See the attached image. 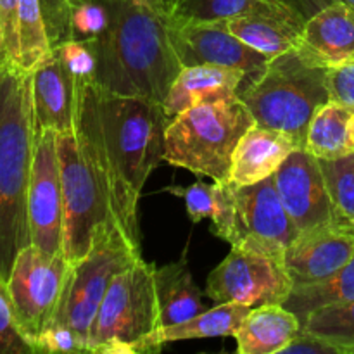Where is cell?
Returning a JSON list of instances; mask_svg holds the SVG:
<instances>
[{
	"mask_svg": "<svg viewBox=\"0 0 354 354\" xmlns=\"http://www.w3.org/2000/svg\"><path fill=\"white\" fill-rule=\"evenodd\" d=\"M301 325L337 354H354V299L320 308L308 315Z\"/></svg>",
	"mask_w": 354,
	"mask_h": 354,
	"instance_id": "484cf974",
	"label": "cell"
},
{
	"mask_svg": "<svg viewBox=\"0 0 354 354\" xmlns=\"http://www.w3.org/2000/svg\"><path fill=\"white\" fill-rule=\"evenodd\" d=\"M328 99L354 113V61L327 68Z\"/></svg>",
	"mask_w": 354,
	"mask_h": 354,
	"instance_id": "d590c367",
	"label": "cell"
},
{
	"mask_svg": "<svg viewBox=\"0 0 354 354\" xmlns=\"http://www.w3.org/2000/svg\"><path fill=\"white\" fill-rule=\"evenodd\" d=\"M140 258V251L131 245L124 232L114 220L97 228L88 254L69 265L64 290L52 322L66 324L88 348V335L100 303L109 283L120 272Z\"/></svg>",
	"mask_w": 354,
	"mask_h": 354,
	"instance_id": "52a82bcc",
	"label": "cell"
},
{
	"mask_svg": "<svg viewBox=\"0 0 354 354\" xmlns=\"http://www.w3.org/2000/svg\"><path fill=\"white\" fill-rule=\"evenodd\" d=\"M7 55H6V45H3V30H2V21H0V64H6Z\"/></svg>",
	"mask_w": 354,
	"mask_h": 354,
	"instance_id": "60d3db41",
	"label": "cell"
},
{
	"mask_svg": "<svg viewBox=\"0 0 354 354\" xmlns=\"http://www.w3.org/2000/svg\"><path fill=\"white\" fill-rule=\"evenodd\" d=\"M339 2H344V3H348L349 7H353V9H354V0H339Z\"/></svg>",
	"mask_w": 354,
	"mask_h": 354,
	"instance_id": "7bdbcfd3",
	"label": "cell"
},
{
	"mask_svg": "<svg viewBox=\"0 0 354 354\" xmlns=\"http://www.w3.org/2000/svg\"><path fill=\"white\" fill-rule=\"evenodd\" d=\"M0 354H35L33 346L19 330L6 283L0 280Z\"/></svg>",
	"mask_w": 354,
	"mask_h": 354,
	"instance_id": "d6a6232c",
	"label": "cell"
},
{
	"mask_svg": "<svg viewBox=\"0 0 354 354\" xmlns=\"http://www.w3.org/2000/svg\"><path fill=\"white\" fill-rule=\"evenodd\" d=\"M17 3L19 0H0V21L3 30L7 62L19 66V44H17Z\"/></svg>",
	"mask_w": 354,
	"mask_h": 354,
	"instance_id": "8d00e7d4",
	"label": "cell"
},
{
	"mask_svg": "<svg viewBox=\"0 0 354 354\" xmlns=\"http://www.w3.org/2000/svg\"><path fill=\"white\" fill-rule=\"evenodd\" d=\"M154 2L158 3L159 9L168 16V14L175 12L176 7H178L182 2H185V0H154Z\"/></svg>",
	"mask_w": 354,
	"mask_h": 354,
	"instance_id": "ab89813d",
	"label": "cell"
},
{
	"mask_svg": "<svg viewBox=\"0 0 354 354\" xmlns=\"http://www.w3.org/2000/svg\"><path fill=\"white\" fill-rule=\"evenodd\" d=\"M28 223L31 244L47 254L62 252V190L54 130H35Z\"/></svg>",
	"mask_w": 354,
	"mask_h": 354,
	"instance_id": "4fadbf2b",
	"label": "cell"
},
{
	"mask_svg": "<svg viewBox=\"0 0 354 354\" xmlns=\"http://www.w3.org/2000/svg\"><path fill=\"white\" fill-rule=\"evenodd\" d=\"M301 327L297 315L283 304L252 308L234 335L237 351L241 354L283 353Z\"/></svg>",
	"mask_w": 354,
	"mask_h": 354,
	"instance_id": "44dd1931",
	"label": "cell"
},
{
	"mask_svg": "<svg viewBox=\"0 0 354 354\" xmlns=\"http://www.w3.org/2000/svg\"><path fill=\"white\" fill-rule=\"evenodd\" d=\"M68 270L62 252L47 254L33 244L14 259L6 287L19 330L31 346L57 311Z\"/></svg>",
	"mask_w": 354,
	"mask_h": 354,
	"instance_id": "9c48e42d",
	"label": "cell"
},
{
	"mask_svg": "<svg viewBox=\"0 0 354 354\" xmlns=\"http://www.w3.org/2000/svg\"><path fill=\"white\" fill-rule=\"evenodd\" d=\"M283 353H310V354H337L330 346L322 342L315 335L308 334L303 327L297 332L296 337L290 341V344L283 349Z\"/></svg>",
	"mask_w": 354,
	"mask_h": 354,
	"instance_id": "74e56055",
	"label": "cell"
},
{
	"mask_svg": "<svg viewBox=\"0 0 354 354\" xmlns=\"http://www.w3.org/2000/svg\"><path fill=\"white\" fill-rule=\"evenodd\" d=\"M254 124L237 95L189 107L168 121L165 161L213 182H227L235 149Z\"/></svg>",
	"mask_w": 354,
	"mask_h": 354,
	"instance_id": "5b68a950",
	"label": "cell"
},
{
	"mask_svg": "<svg viewBox=\"0 0 354 354\" xmlns=\"http://www.w3.org/2000/svg\"><path fill=\"white\" fill-rule=\"evenodd\" d=\"M154 277L162 327L182 324L203 313V292L194 282L185 258L161 268L156 266Z\"/></svg>",
	"mask_w": 354,
	"mask_h": 354,
	"instance_id": "7402d4cb",
	"label": "cell"
},
{
	"mask_svg": "<svg viewBox=\"0 0 354 354\" xmlns=\"http://www.w3.org/2000/svg\"><path fill=\"white\" fill-rule=\"evenodd\" d=\"M306 21L299 14L254 12L228 19V28L245 45L265 57L273 59L299 47Z\"/></svg>",
	"mask_w": 354,
	"mask_h": 354,
	"instance_id": "ffe728a7",
	"label": "cell"
},
{
	"mask_svg": "<svg viewBox=\"0 0 354 354\" xmlns=\"http://www.w3.org/2000/svg\"><path fill=\"white\" fill-rule=\"evenodd\" d=\"M292 289L283 259L244 248H232L206 283V294L216 304L237 303L249 308L283 304Z\"/></svg>",
	"mask_w": 354,
	"mask_h": 354,
	"instance_id": "30bf717a",
	"label": "cell"
},
{
	"mask_svg": "<svg viewBox=\"0 0 354 354\" xmlns=\"http://www.w3.org/2000/svg\"><path fill=\"white\" fill-rule=\"evenodd\" d=\"M156 265L140 258L109 283L88 335L86 353H158L154 335L161 325Z\"/></svg>",
	"mask_w": 354,
	"mask_h": 354,
	"instance_id": "8992f818",
	"label": "cell"
},
{
	"mask_svg": "<svg viewBox=\"0 0 354 354\" xmlns=\"http://www.w3.org/2000/svg\"><path fill=\"white\" fill-rule=\"evenodd\" d=\"M35 353H85L75 332L61 322H50L35 339Z\"/></svg>",
	"mask_w": 354,
	"mask_h": 354,
	"instance_id": "e575fe53",
	"label": "cell"
},
{
	"mask_svg": "<svg viewBox=\"0 0 354 354\" xmlns=\"http://www.w3.org/2000/svg\"><path fill=\"white\" fill-rule=\"evenodd\" d=\"M296 149L304 147L290 135L254 124L235 149L228 180L235 185H252L270 178Z\"/></svg>",
	"mask_w": 354,
	"mask_h": 354,
	"instance_id": "ac0fdd59",
	"label": "cell"
},
{
	"mask_svg": "<svg viewBox=\"0 0 354 354\" xmlns=\"http://www.w3.org/2000/svg\"><path fill=\"white\" fill-rule=\"evenodd\" d=\"M35 151L31 71L0 64V280L9 279L14 259L31 244L28 189Z\"/></svg>",
	"mask_w": 354,
	"mask_h": 354,
	"instance_id": "3957f363",
	"label": "cell"
},
{
	"mask_svg": "<svg viewBox=\"0 0 354 354\" xmlns=\"http://www.w3.org/2000/svg\"><path fill=\"white\" fill-rule=\"evenodd\" d=\"M353 111L328 100L310 121L304 149L317 159H335L354 152L349 137V120Z\"/></svg>",
	"mask_w": 354,
	"mask_h": 354,
	"instance_id": "cb8c5ba5",
	"label": "cell"
},
{
	"mask_svg": "<svg viewBox=\"0 0 354 354\" xmlns=\"http://www.w3.org/2000/svg\"><path fill=\"white\" fill-rule=\"evenodd\" d=\"M277 192L297 230L335 221L320 162L306 149H296L273 175Z\"/></svg>",
	"mask_w": 354,
	"mask_h": 354,
	"instance_id": "9a60e30c",
	"label": "cell"
},
{
	"mask_svg": "<svg viewBox=\"0 0 354 354\" xmlns=\"http://www.w3.org/2000/svg\"><path fill=\"white\" fill-rule=\"evenodd\" d=\"M301 55L317 66L344 64L354 61V9L334 2L304 23L299 47Z\"/></svg>",
	"mask_w": 354,
	"mask_h": 354,
	"instance_id": "e0dca14e",
	"label": "cell"
},
{
	"mask_svg": "<svg viewBox=\"0 0 354 354\" xmlns=\"http://www.w3.org/2000/svg\"><path fill=\"white\" fill-rule=\"evenodd\" d=\"M17 44L19 68L33 71L52 52L41 0H19L17 3Z\"/></svg>",
	"mask_w": 354,
	"mask_h": 354,
	"instance_id": "4316f807",
	"label": "cell"
},
{
	"mask_svg": "<svg viewBox=\"0 0 354 354\" xmlns=\"http://www.w3.org/2000/svg\"><path fill=\"white\" fill-rule=\"evenodd\" d=\"M287 10L292 9L280 3L279 0H185L176 7L173 14L189 19L228 21L254 12H287Z\"/></svg>",
	"mask_w": 354,
	"mask_h": 354,
	"instance_id": "83f0119b",
	"label": "cell"
},
{
	"mask_svg": "<svg viewBox=\"0 0 354 354\" xmlns=\"http://www.w3.org/2000/svg\"><path fill=\"white\" fill-rule=\"evenodd\" d=\"M54 48L71 73L73 80L78 82H95L97 64V38L95 40H66Z\"/></svg>",
	"mask_w": 354,
	"mask_h": 354,
	"instance_id": "4dcf8cb0",
	"label": "cell"
},
{
	"mask_svg": "<svg viewBox=\"0 0 354 354\" xmlns=\"http://www.w3.org/2000/svg\"><path fill=\"white\" fill-rule=\"evenodd\" d=\"M252 308L237 303H220L211 310H204L197 317L182 324L161 327L154 335L156 351H161L162 346L169 342L190 341V339L227 337L235 335L244 318Z\"/></svg>",
	"mask_w": 354,
	"mask_h": 354,
	"instance_id": "603a6c76",
	"label": "cell"
},
{
	"mask_svg": "<svg viewBox=\"0 0 354 354\" xmlns=\"http://www.w3.org/2000/svg\"><path fill=\"white\" fill-rule=\"evenodd\" d=\"M237 97L258 127L283 131L304 147L310 121L328 102L327 68L294 50L270 59L252 78H245Z\"/></svg>",
	"mask_w": 354,
	"mask_h": 354,
	"instance_id": "277c9868",
	"label": "cell"
},
{
	"mask_svg": "<svg viewBox=\"0 0 354 354\" xmlns=\"http://www.w3.org/2000/svg\"><path fill=\"white\" fill-rule=\"evenodd\" d=\"M245 78V71L239 68L216 64L187 66L176 76L162 102L165 113L171 120L189 107L235 97Z\"/></svg>",
	"mask_w": 354,
	"mask_h": 354,
	"instance_id": "d6986e66",
	"label": "cell"
},
{
	"mask_svg": "<svg viewBox=\"0 0 354 354\" xmlns=\"http://www.w3.org/2000/svg\"><path fill=\"white\" fill-rule=\"evenodd\" d=\"M166 192L173 194L176 197H182L185 201L187 213L192 223H199V221L206 220V218L213 216L214 211V194H213V183L196 182L189 187H176L169 185L166 187Z\"/></svg>",
	"mask_w": 354,
	"mask_h": 354,
	"instance_id": "836d02e7",
	"label": "cell"
},
{
	"mask_svg": "<svg viewBox=\"0 0 354 354\" xmlns=\"http://www.w3.org/2000/svg\"><path fill=\"white\" fill-rule=\"evenodd\" d=\"M75 95L76 82L52 48L31 71L35 130H54L55 133L75 130Z\"/></svg>",
	"mask_w": 354,
	"mask_h": 354,
	"instance_id": "2e32d148",
	"label": "cell"
},
{
	"mask_svg": "<svg viewBox=\"0 0 354 354\" xmlns=\"http://www.w3.org/2000/svg\"><path fill=\"white\" fill-rule=\"evenodd\" d=\"M213 194L214 211L213 216H211V221H213L211 230L216 237L232 244L235 237V220H237L234 183L230 180H227V182H213Z\"/></svg>",
	"mask_w": 354,
	"mask_h": 354,
	"instance_id": "1f68e13d",
	"label": "cell"
},
{
	"mask_svg": "<svg viewBox=\"0 0 354 354\" xmlns=\"http://www.w3.org/2000/svg\"><path fill=\"white\" fill-rule=\"evenodd\" d=\"M169 40L183 68L199 64H216L239 68L248 78L258 75L270 61L245 45L228 28V21H201L166 16Z\"/></svg>",
	"mask_w": 354,
	"mask_h": 354,
	"instance_id": "7c38bea8",
	"label": "cell"
},
{
	"mask_svg": "<svg viewBox=\"0 0 354 354\" xmlns=\"http://www.w3.org/2000/svg\"><path fill=\"white\" fill-rule=\"evenodd\" d=\"M169 116L162 104L76 83L75 130L102 183L114 221L140 251L138 203L159 162L165 161Z\"/></svg>",
	"mask_w": 354,
	"mask_h": 354,
	"instance_id": "6da1fadb",
	"label": "cell"
},
{
	"mask_svg": "<svg viewBox=\"0 0 354 354\" xmlns=\"http://www.w3.org/2000/svg\"><path fill=\"white\" fill-rule=\"evenodd\" d=\"M111 23V3L92 0H66V33L68 40H95Z\"/></svg>",
	"mask_w": 354,
	"mask_h": 354,
	"instance_id": "f546056e",
	"label": "cell"
},
{
	"mask_svg": "<svg viewBox=\"0 0 354 354\" xmlns=\"http://www.w3.org/2000/svg\"><path fill=\"white\" fill-rule=\"evenodd\" d=\"M111 23L97 38L95 83L111 93L162 104L183 69L154 0H109Z\"/></svg>",
	"mask_w": 354,
	"mask_h": 354,
	"instance_id": "7a4b0ae2",
	"label": "cell"
},
{
	"mask_svg": "<svg viewBox=\"0 0 354 354\" xmlns=\"http://www.w3.org/2000/svg\"><path fill=\"white\" fill-rule=\"evenodd\" d=\"M234 197L237 220L232 248L252 249L283 259L299 230L280 201L273 176L252 185L234 183Z\"/></svg>",
	"mask_w": 354,
	"mask_h": 354,
	"instance_id": "8fae6325",
	"label": "cell"
},
{
	"mask_svg": "<svg viewBox=\"0 0 354 354\" xmlns=\"http://www.w3.org/2000/svg\"><path fill=\"white\" fill-rule=\"evenodd\" d=\"M279 2L290 7L294 12H297L304 21H308L315 14L320 12L322 9H325L330 3L337 2V0H279Z\"/></svg>",
	"mask_w": 354,
	"mask_h": 354,
	"instance_id": "f35d334b",
	"label": "cell"
},
{
	"mask_svg": "<svg viewBox=\"0 0 354 354\" xmlns=\"http://www.w3.org/2000/svg\"><path fill=\"white\" fill-rule=\"evenodd\" d=\"M354 299V256L334 277L310 286L296 287L283 303L301 322L320 308L348 303Z\"/></svg>",
	"mask_w": 354,
	"mask_h": 354,
	"instance_id": "d4e9b609",
	"label": "cell"
},
{
	"mask_svg": "<svg viewBox=\"0 0 354 354\" xmlns=\"http://www.w3.org/2000/svg\"><path fill=\"white\" fill-rule=\"evenodd\" d=\"M354 256V225L330 221L297 234L283 263L296 287L322 282L341 272Z\"/></svg>",
	"mask_w": 354,
	"mask_h": 354,
	"instance_id": "5bb4252c",
	"label": "cell"
},
{
	"mask_svg": "<svg viewBox=\"0 0 354 354\" xmlns=\"http://www.w3.org/2000/svg\"><path fill=\"white\" fill-rule=\"evenodd\" d=\"M62 190V252L69 265L88 254L97 228L114 220L102 183L78 131L57 133Z\"/></svg>",
	"mask_w": 354,
	"mask_h": 354,
	"instance_id": "ba28073f",
	"label": "cell"
},
{
	"mask_svg": "<svg viewBox=\"0 0 354 354\" xmlns=\"http://www.w3.org/2000/svg\"><path fill=\"white\" fill-rule=\"evenodd\" d=\"M330 196L335 220L354 225V152L335 159H318Z\"/></svg>",
	"mask_w": 354,
	"mask_h": 354,
	"instance_id": "f1b7e54d",
	"label": "cell"
},
{
	"mask_svg": "<svg viewBox=\"0 0 354 354\" xmlns=\"http://www.w3.org/2000/svg\"><path fill=\"white\" fill-rule=\"evenodd\" d=\"M349 137H351L353 147H354V113H353L351 120H349Z\"/></svg>",
	"mask_w": 354,
	"mask_h": 354,
	"instance_id": "b9f144b4",
	"label": "cell"
}]
</instances>
